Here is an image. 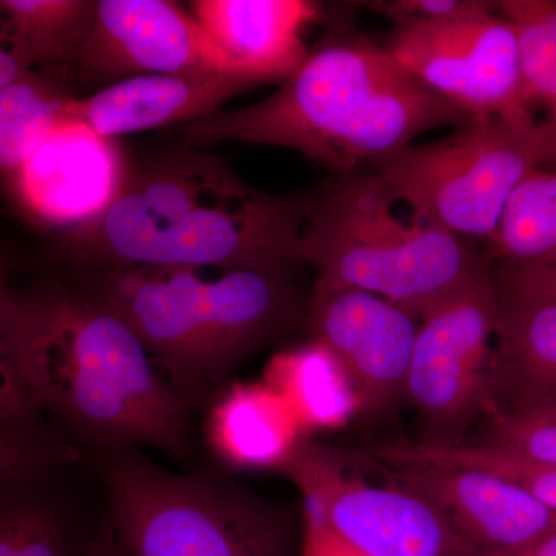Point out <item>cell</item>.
Listing matches in <instances>:
<instances>
[{
	"instance_id": "e0dca14e",
	"label": "cell",
	"mask_w": 556,
	"mask_h": 556,
	"mask_svg": "<svg viewBox=\"0 0 556 556\" xmlns=\"http://www.w3.org/2000/svg\"><path fill=\"white\" fill-rule=\"evenodd\" d=\"M495 283L500 320L490 367L492 413L556 407V300L517 291L496 278Z\"/></svg>"
},
{
	"instance_id": "5bb4252c",
	"label": "cell",
	"mask_w": 556,
	"mask_h": 556,
	"mask_svg": "<svg viewBox=\"0 0 556 556\" xmlns=\"http://www.w3.org/2000/svg\"><path fill=\"white\" fill-rule=\"evenodd\" d=\"M402 485L433 501L479 554L517 551L556 532V514L521 485L479 468L401 463Z\"/></svg>"
},
{
	"instance_id": "8992f818",
	"label": "cell",
	"mask_w": 556,
	"mask_h": 556,
	"mask_svg": "<svg viewBox=\"0 0 556 556\" xmlns=\"http://www.w3.org/2000/svg\"><path fill=\"white\" fill-rule=\"evenodd\" d=\"M110 525L126 556H294V517L244 489L182 477L134 450L104 464Z\"/></svg>"
},
{
	"instance_id": "4dcf8cb0",
	"label": "cell",
	"mask_w": 556,
	"mask_h": 556,
	"mask_svg": "<svg viewBox=\"0 0 556 556\" xmlns=\"http://www.w3.org/2000/svg\"><path fill=\"white\" fill-rule=\"evenodd\" d=\"M16 56L0 28V93L35 73Z\"/></svg>"
},
{
	"instance_id": "7a4b0ae2",
	"label": "cell",
	"mask_w": 556,
	"mask_h": 556,
	"mask_svg": "<svg viewBox=\"0 0 556 556\" xmlns=\"http://www.w3.org/2000/svg\"><path fill=\"white\" fill-rule=\"evenodd\" d=\"M11 325L43 416L109 453L149 445L188 455V397L115 311L60 283L11 288Z\"/></svg>"
},
{
	"instance_id": "ffe728a7",
	"label": "cell",
	"mask_w": 556,
	"mask_h": 556,
	"mask_svg": "<svg viewBox=\"0 0 556 556\" xmlns=\"http://www.w3.org/2000/svg\"><path fill=\"white\" fill-rule=\"evenodd\" d=\"M50 475L0 485V556H86L94 533L84 535Z\"/></svg>"
},
{
	"instance_id": "cb8c5ba5",
	"label": "cell",
	"mask_w": 556,
	"mask_h": 556,
	"mask_svg": "<svg viewBox=\"0 0 556 556\" xmlns=\"http://www.w3.org/2000/svg\"><path fill=\"white\" fill-rule=\"evenodd\" d=\"M68 100L38 70L0 93V190L58 126Z\"/></svg>"
},
{
	"instance_id": "5b68a950",
	"label": "cell",
	"mask_w": 556,
	"mask_h": 556,
	"mask_svg": "<svg viewBox=\"0 0 556 556\" xmlns=\"http://www.w3.org/2000/svg\"><path fill=\"white\" fill-rule=\"evenodd\" d=\"M396 200L372 172L336 175L308 197L299 258L317 283L371 292L420 320L492 265L463 240L394 214Z\"/></svg>"
},
{
	"instance_id": "f546056e",
	"label": "cell",
	"mask_w": 556,
	"mask_h": 556,
	"mask_svg": "<svg viewBox=\"0 0 556 556\" xmlns=\"http://www.w3.org/2000/svg\"><path fill=\"white\" fill-rule=\"evenodd\" d=\"M493 274L501 283L527 294L541 295L556 300V265L525 266V268H508L501 266Z\"/></svg>"
},
{
	"instance_id": "9c48e42d",
	"label": "cell",
	"mask_w": 556,
	"mask_h": 556,
	"mask_svg": "<svg viewBox=\"0 0 556 556\" xmlns=\"http://www.w3.org/2000/svg\"><path fill=\"white\" fill-rule=\"evenodd\" d=\"M281 473L302 492V535L329 533L361 556H482L433 501L402 484L348 479L308 438Z\"/></svg>"
},
{
	"instance_id": "d4e9b609",
	"label": "cell",
	"mask_w": 556,
	"mask_h": 556,
	"mask_svg": "<svg viewBox=\"0 0 556 556\" xmlns=\"http://www.w3.org/2000/svg\"><path fill=\"white\" fill-rule=\"evenodd\" d=\"M380 463L393 466L401 463L444 464L471 467L506 478L532 493L556 514V468L540 466L532 460L508 455L481 444H433V442H401L380 444L372 450Z\"/></svg>"
},
{
	"instance_id": "ba28073f",
	"label": "cell",
	"mask_w": 556,
	"mask_h": 556,
	"mask_svg": "<svg viewBox=\"0 0 556 556\" xmlns=\"http://www.w3.org/2000/svg\"><path fill=\"white\" fill-rule=\"evenodd\" d=\"M383 49L428 90L470 118L533 129L515 25L492 3H470L447 17L397 25Z\"/></svg>"
},
{
	"instance_id": "83f0119b",
	"label": "cell",
	"mask_w": 556,
	"mask_h": 556,
	"mask_svg": "<svg viewBox=\"0 0 556 556\" xmlns=\"http://www.w3.org/2000/svg\"><path fill=\"white\" fill-rule=\"evenodd\" d=\"M0 424L14 427L47 424L14 345L9 280L0 281Z\"/></svg>"
},
{
	"instance_id": "603a6c76",
	"label": "cell",
	"mask_w": 556,
	"mask_h": 556,
	"mask_svg": "<svg viewBox=\"0 0 556 556\" xmlns=\"http://www.w3.org/2000/svg\"><path fill=\"white\" fill-rule=\"evenodd\" d=\"M496 5L518 33L527 101L532 110H544V119L538 121L543 167L556 169V2L503 0Z\"/></svg>"
},
{
	"instance_id": "1f68e13d",
	"label": "cell",
	"mask_w": 556,
	"mask_h": 556,
	"mask_svg": "<svg viewBox=\"0 0 556 556\" xmlns=\"http://www.w3.org/2000/svg\"><path fill=\"white\" fill-rule=\"evenodd\" d=\"M302 556H361L329 533L302 535Z\"/></svg>"
},
{
	"instance_id": "d590c367",
	"label": "cell",
	"mask_w": 556,
	"mask_h": 556,
	"mask_svg": "<svg viewBox=\"0 0 556 556\" xmlns=\"http://www.w3.org/2000/svg\"><path fill=\"white\" fill-rule=\"evenodd\" d=\"M482 556H514V555L508 554V552H501V554H490V555H482Z\"/></svg>"
},
{
	"instance_id": "7c38bea8",
	"label": "cell",
	"mask_w": 556,
	"mask_h": 556,
	"mask_svg": "<svg viewBox=\"0 0 556 556\" xmlns=\"http://www.w3.org/2000/svg\"><path fill=\"white\" fill-rule=\"evenodd\" d=\"M70 64L110 84L163 73L237 76L195 17L169 0H97L89 35Z\"/></svg>"
},
{
	"instance_id": "52a82bcc",
	"label": "cell",
	"mask_w": 556,
	"mask_h": 556,
	"mask_svg": "<svg viewBox=\"0 0 556 556\" xmlns=\"http://www.w3.org/2000/svg\"><path fill=\"white\" fill-rule=\"evenodd\" d=\"M367 167L394 200L412 207L413 219L489 244L508 197L530 170L543 167L540 127L470 118L445 138L409 142Z\"/></svg>"
},
{
	"instance_id": "d6a6232c",
	"label": "cell",
	"mask_w": 556,
	"mask_h": 556,
	"mask_svg": "<svg viewBox=\"0 0 556 556\" xmlns=\"http://www.w3.org/2000/svg\"><path fill=\"white\" fill-rule=\"evenodd\" d=\"M86 556H126L110 522L91 538Z\"/></svg>"
},
{
	"instance_id": "7402d4cb",
	"label": "cell",
	"mask_w": 556,
	"mask_h": 556,
	"mask_svg": "<svg viewBox=\"0 0 556 556\" xmlns=\"http://www.w3.org/2000/svg\"><path fill=\"white\" fill-rule=\"evenodd\" d=\"M489 248L508 268L556 265V169L535 167L519 181Z\"/></svg>"
},
{
	"instance_id": "30bf717a",
	"label": "cell",
	"mask_w": 556,
	"mask_h": 556,
	"mask_svg": "<svg viewBox=\"0 0 556 556\" xmlns=\"http://www.w3.org/2000/svg\"><path fill=\"white\" fill-rule=\"evenodd\" d=\"M500 302L493 263L420 318L405 402L426 427L424 442L460 444L478 415H490L492 342Z\"/></svg>"
},
{
	"instance_id": "44dd1931",
	"label": "cell",
	"mask_w": 556,
	"mask_h": 556,
	"mask_svg": "<svg viewBox=\"0 0 556 556\" xmlns=\"http://www.w3.org/2000/svg\"><path fill=\"white\" fill-rule=\"evenodd\" d=\"M97 11V0H0V28L27 67L72 62Z\"/></svg>"
},
{
	"instance_id": "2e32d148",
	"label": "cell",
	"mask_w": 556,
	"mask_h": 556,
	"mask_svg": "<svg viewBox=\"0 0 556 556\" xmlns=\"http://www.w3.org/2000/svg\"><path fill=\"white\" fill-rule=\"evenodd\" d=\"M190 10L233 75L255 87L298 72L309 56L303 33L325 17L309 0H197Z\"/></svg>"
},
{
	"instance_id": "e575fe53",
	"label": "cell",
	"mask_w": 556,
	"mask_h": 556,
	"mask_svg": "<svg viewBox=\"0 0 556 556\" xmlns=\"http://www.w3.org/2000/svg\"><path fill=\"white\" fill-rule=\"evenodd\" d=\"M9 278H7V269L5 266L0 263V281H7Z\"/></svg>"
},
{
	"instance_id": "277c9868",
	"label": "cell",
	"mask_w": 556,
	"mask_h": 556,
	"mask_svg": "<svg viewBox=\"0 0 556 556\" xmlns=\"http://www.w3.org/2000/svg\"><path fill=\"white\" fill-rule=\"evenodd\" d=\"M84 294L127 321L185 396L306 327L308 306L288 276L249 269H102Z\"/></svg>"
},
{
	"instance_id": "f1b7e54d",
	"label": "cell",
	"mask_w": 556,
	"mask_h": 556,
	"mask_svg": "<svg viewBox=\"0 0 556 556\" xmlns=\"http://www.w3.org/2000/svg\"><path fill=\"white\" fill-rule=\"evenodd\" d=\"M470 0H393V2L369 3V9L397 25L413 24L452 16L466 9Z\"/></svg>"
},
{
	"instance_id": "3957f363",
	"label": "cell",
	"mask_w": 556,
	"mask_h": 556,
	"mask_svg": "<svg viewBox=\"0 0 556 556\" xmlns=\"http://www.w3.org/2000/svg\"><path fill=\"white\" fill-rule=\"evenodd\" d=\"M468 119L402 68L383 46L332 25L302 67L268 98L218 110L186 124L182 134L195 146L239 141L295 150L346 175L428 130Z\"/></svg>"
},
{
	"instance_id": "4316f807",
	"label": "cell",
	"mask_w": 556,
	"mask_h": 556,
	"mask_svg": "<svg viewBox=\"0 0 556 556\" xmlns=\"http://www.w3.org/2000/svg\"><path fill=\"white\" fill-rule=\"evenodd\" d=\"M475 444L556 468V407L503 409L489 415Z\"/></svg>"
},
{
	"instance_id": "6da1fadb",
	"label": "cell",
	"mask_w": 556,
	"mask_h": 556,
	"mask_svg": "<svg viewBox=\"0 0 556 556\" xmlns=\"http://www.w3.org/2000/svg\"><path fill=\"white\" fill-rule=\"evenodd\" d=\"M308 197L251 188L225 160L193 148L130 169L116 200L58 233L51 257L79 268L249 269L288 276L300 265Z\"/></svg>"
},
{
	"instance_id": "8fae6325",
	"label": "cell",
	"mask_w": 556,
	"mask_h": 556,
	"mask_svg": "<svg viewBox=\"0 0 556 556\" xmlns=\"http://www.w3.org/2000/svg\"><path fill=\"white\" fill-rule=\"evenodd\" d=\"M306 328L338 358L361 412L386 415L405 401L417 334L416 318L407 311L371 292L316 281Z\"/></svg>"
},
{
	"instance_id": "836d02e7",
	"label": "cell",
	"mask_w": 556,
	"mask_h": 556,
	"mask_svg": "<svg viewBox=\"0 0 556 556\" xmlns=\"http://www.w3.org/2000/svg\"><path fill=\"white\" fill-rule=\"evenodd\" d=\"M508 554L514 556H556V532L540 538L517 551H510Z\"/></svg>"
},
{
	"instance_id": "ac0fdd59",
	"label": "cell",
	"mask_w": 556,
	"mask_h": 556,
	"mask_svg": "<svg viewBox=\"0 0 556 556\" xmlns=\"http://www.w3.org/2000/svg\"><path fill=\"white\" fill-rule=\"evenodd\" d=\"M208 447L230 467L283 470L306 434L283 397L263 380L232 383L206 417Z\"/></svg>"
},
{
	"instance_id": "d6986e66",
	"label": "cell",
	"mask_w": 556,
	"mask_h": 556,
	"mask_svg": "<svg viewBox=\"0 0 556 556\" xmlns=\"http://www.w3.org/2000/svg\"><path fill=\"white\" fill-rule=\"evenodd\" d=\"M265 378L287 401L305 434L336 430L361 412L356 391L338 358L316 340L278 351Z\"/></svg>"
},
{
	"instance_id": "9a60e30c",
	"label": "cell",
	"mask_w": 556,
	"mask_h": 556,
	"mask_svg": "<svg viewBox=\"0 0 556 556\" xmlns=\"http://www.w3.org/2000/svg\"><path fill=\"white\" fill-rule=\"evenodd\" d=\"M254 84L223 73H163L109 84L89 98H70L58 124H76L98 137L159 129L193 121L222 110V105Z\"/></svg>"
},
{
	"instance_id": "484cf974",
	"label": "cell",
	"mask_w": 556,
	"mask_h": 556,
	"mask_svg": "<svg viewBox=\"0 0 556 556\" xmlns=\"http://www.w3.org/2000/svg\"><path fill=\"white\" fill-rule=\"evenodd\" d=\"M80 457L75 442L49 424L14 427L0 424V485L33 475L53 473Z\"/></svg>"
},
{
	"instance_id": "4fadbf2b",
	"label": "cell",
	"mask_w": 556,
	"mask_h": 556,
	"mask_svg": "<svg viewBox=\"0 0 556 556\" xmlns=\"http://www.w3.org/2000/svg\"><path fill=\"white\" fill-rule=\"evenodd\" d=\"M130 169L116 139L58 124L2 192L31 225L67 232L100 217L119 195Z\"/></svg>"
}]
</instances>
